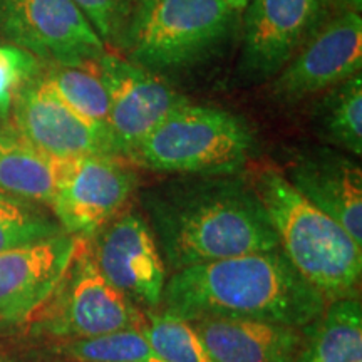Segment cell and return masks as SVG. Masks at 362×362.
Segmentation results:
<instances>
[{"instance_id": "obj_27", "label": "cell", "mask_w": 362, "mask_h": 362, "mask_svg": "<svg viewBox=\"0 0 362 362\" xmlns=\"http://www.w3.org/2000/svg\"><path fill=\"white\" fill-rule=\"evenodd\" d=\"M19 141H22V139L17 134L11 119H0V151Z\"/></svg>"}, {"instance_id": "obj_8", "label": "cell", "mask_w": 362, "mask_h": 362, "mask_svg": "<svg viewBox=\"0 0 362 362\" xmlns=\"http://www.w3.org/2000/svg\"><path fill=\"white\" fill-rule=\"evenodd\" d=\"M11 123L19 138L52 160L119 156L111 131L72 111L42 76V67L16 93Z\"/></svg>"}, {"instance_id": "obj_14", "label": "cell", "mask_w": 362, "mask_h": 362, "mask_svg": "<svg viewBox=\"0 0 362 362\" xmlns=\"http://www.w3.org/2000/svg\"><path fill=\"white\" fill-rule=\"evenodd\" d=\"M79 238L62 232L0 253V325L33 319L66 274Z\"/></svg>"}, {"instance_id": "obj_2", "label": "cell", "mask_w": 362, "mask_h": 362, "mask_svg": "<svg viewBox=\"0 0 362 362\" xmlns=\"http://www.w3.org/2000/svg\"><path fill=\"white\" fill-rule=\"evenodd\" d=\"M327 300L282 248L205 262L166 279L161 309L185 320L248 319L304 329Z\"/></svg>"}, {"instance_id": "obj_20", "label": "cell", "mask_w": 362, "mask_h": 362, "mask_svg": "<svg viewBox=\"0 0 362 362\" xmlns=\"http://www.w3.org/2000/svg\"><path fill=\"white\" fill-rule=\"evenodd\" d=\"M42 76L72 111L89 123L110 129V96L94 66L42 64Z\"/></svg>"}, {"instance_id": "obj_26", "label": "cell", "mask_w": 362, "mask_h": 362, "mask_svg": "<svg viewBox=\"0 0 362 362\" xmlns=\"http://www.w3.org/2000/svg\"><path fill=\"white\" fill-rule=\"evenodd\" d=\"M361 11H362V0H319V13H317L314 29H317L320 24H324V22L330 19V17L339 16V13H346V12L361 13Z\"/></svg>"}, {"instance_id": "obj_15", "label": "cell", "mask_w": 362, "mask_h": 362, "mask_svg": "<svg viewBox=\"0 0 362 362\" xmlns=\"http://www.w3.org/2000/svg\"><path fill=\"white\" fill-rule=\"evenodd\" d=\"M284 176L362 247V170L354 156L330 146L309 148L292 158Z\"/></svg>"}, {"instance_id": "obj_25", "label": "cell", "mask_w": 362, "mask_h": 362, "mask_svg": "<svg viewBox=\"0 0 362 362\" xmlns=\"http://www.w3.org/2000/svg\"><path fill=\"white\" fill-rule=\"evenodd\" d=\"M42 67L33 54L8 44H0V119H8L16 93Z\"/></svg>"}, {"instance_id": "obj_1", "label": "cell", "mask_w": 362, "mask_h": 362, "mask_svg": "<svg viewBox=\"0 0 362 362\" xmlns=\"http://www.w3.org/2000/svg\"><path fill=\"white\" fill-rule=\"evenodd\" d=\"M146 221L166 269L279 250L274 225L240 175L181 176L141 193Z\"/></svg>"}, {"instance_id": "obj_19", "label": "cell", "mask_w": 362, "mask_h": 362, "mask_svg": "<svg viewBox=\"0 0 362 362\" xmlns=\"http://www.w3.org/2000/svg\"><path fill=\"white\" fill-rule=\"evenodd\" d=\"M317 134L347 155H362V78L352 76L334 86L315 107Z\"/></svg>"}, {"instance_id": "obj_5", "label": "cell", "mask_w": 362, "mask_h": 362, "mask_svg": "<svg viewBox=\"0 0 362 362\" xmlns=\"http://www.w3.org/2000/svg\"><path fill=\"white\" fill-rule=\"evenodd\" d=\"M235 16L225 0H138L119 51L160 76L189 69L221 49Z\"/></svg>"}, {"instance_id": "obj_16", "label": "cell", "mask_w": 362, "mask_h": 362, "mask_svg": "<svg viewBox=\"0 0 362 362\" xmlns=\"http://www.w3.org/2000/svg\"><path fill=\"white\" fill-rule=\"evenodd\" d=\"M214 362H297L302 329L248 319L188 320Z\"/></svg>"}, {"instance_id": "obj_10", "label": "cell", "mask_w": 362, "mask_h": 362, "mask_svg": "<svg viewBox=\"0 0 362 362\" xmlns=\"http://www.w3.org/2000/svg\"><path fill=\"white\" fill-rule=\"evenodd\" d=\"M88 245L98 270L117 292L143 312L160 309L168 269L143 215L121 211Z\"/></svg>"}, {"instance_id": "obj_11", "label": "cell", "mask_w": 362, "mask_h": 362, "mask_svg": "<svg viewBox=\"0 0 362 362\" xmlns=\"http://www.w3.org/2000/svg\"><path fill=\"white\" fill-rule=\"evenodd\" d=\"M362 69V17L346 12L320 24L270 86L275 101L292 106L329 90Z\"/></svg>"}, {"instance_id": "obj_24", "label": "cell", "mask_w": 362, "mask_h": 362, "mask_svg": "<svg viewBox=\"0 0 362 362\" xmlns=\"http://www.w3.org/2000/svg\"><path fill=\"white\" fill-rule=\"evenodd\" d=\"M107 47L119 51L138 0H74Z\"/></svg>"}, {"instance_id": "obj_12", "label": "cell", "mask_w": 362, "mask_h": 362, "mask_svg": "<svg viewBox=\"0 0 362 362\" xmlns=\"http://www.w3.org/2000/svg\"><path fill=\"white\" fill-rule=\"evenodd\" d=\"M94 69L110 96L107 124L123 160L166 117L189 103L163 76L117 54L106 52Z\"/></svg>"}, {"instance_id": "obj_22", "label": "cell", "mask_w": 362, "mask_h": 362, "mask_svg": "<svg viewBox=\"0 0 362 362\" xmlns=\"http://www.w3.org/2000/svg\"><path fill=\"white\" fill-rule=\"evenodd\" d=\"M141 332L165 362H214L192 322L168 312H144Z\"/></svg>"}, {"instance_id": "obj_21", "label": "cell", "mask_w": 362, "mask_h": 362, "mask_svg": "<svg viewBox=\"0 0 362 362\" xmlns=\"http://www.w3.org/2000/svg\"><path fill=\"white\" fill-rule=\"evenodd\" d=\"M52 351L69 362H165L151 349L141 329L61 341Z\"/></svg>"}, {"instance_id": "obj_6", "label": "cell", "mask_w": 362, "mask_h": 362, "mask_svg": "<svg viewBox=\"0 0 362 362\" xmlns=\"http://www.w3.org/2000/svg\"><path fill=\"white\" fill-rule=\"evenodd\" d=\"M143 324L144 312L103 277L88 240L79 238L66 274L39 310L35 329L59 341H71L141 329Z\"/></svg>"}, {"instance_id": "obj_28", "label": "cell", "mask_w": 362, "mask_h": 362, "mask_svg": "<svg viewBox=\"0 0 362 362\" xmlns=\"http://www.w3.org/2000/svg\"><path fill=\"white\" fill-rule=\"evenodd\" d=\"M225 2L232 8H235V11H242V8L247 7V4L250 2V0H225Z\"/></svg>"}, {"instance_id": "obj_17", "label": "cell", "mask_w": 362, "mask_h": 362, "mask_svg": "<svg viewBox=\"0 0 362 362\" xmlns=\"http://www.w3.org/2000/svg\"><path fill=\"white\" fill-rule=\"evenodd\" d=\"M297 362H362L359 298L327 302L322 314L302 329Z\"/></svg>"}, {"instance_id": "obj_23", "label": "cell", "mask_w": 362, "mask_h": 362, "mask_svg": "<svg viewBox=\"0 0 362 362\" xmlns=\"http://www.w3.org/2000/svg\"><path fill=\"white\" fill-rule=\"evenodd\" d=\"M62 232L56 216L47 214L44 205L0 193V253Z\"/></svg>"}, {"instance_id": "obj_9", "label": "cell", "mask_w": 362, "mask_h": 362, "mask_svg": "<svg viewBox=\"0 0 362 362\" xmlns=\"http://www.w3.org/2000/svg\"><path fill=\"white\" fill-rule=\"evenodd\" d=\"M138 188V173L123 158L67 160L51 210L66 233L89 240L124 211Z\"/></svg>"}, {"instance_id": "obj_7", "label": "cell", "mask_w": 362, "mask_h": 362, "mask_svg": "<svg viewBox=\"0 0 362 362\" xmlns=\"http://www.w3.org/2000/svg\"><path fill=\"white\" fill-rule=\"evenodd\" d=\"M0 42L45 66L93 67L107 52L74 0H0Z\"/></svg>"}, {"instance_id": "obj_18", "label": "cell", "mask_w": 362, "mask_h": 362, "mask_svg": "<svg viewBox=\"0 0 362 362\" xmlns=\"http://www.w3.org/2000/svg\"><path fill=\"white\" fill-rule=\"evenodd\" d=\"M64 165L24 141L12 144L0 151V193L51 206Z\"/></svg>"}, {"instance_id": "obj_4", "label": "cell", "mask_w": 362, "mask_h": 362, "mask_svg": "<svg viewBox=\"0 0 362 362\" xmlns=\"http://www.w3.org/2000/svg\"><path fill=\"white\" fill-rule=\"evenodd\" d=\"M257 151V136L242 116L187 104L124 156L138 168L181 176L238 175Z\"/></svg>"}, {"instance_id": "obj_13", "label": "cell", "mask_w": 362, "mask_h": 362, "mask_svg": "<svg viewBox=\"0 0 362 362\" xmlns=\"http://www.w3.org/2000/svg\"><path fill=\"white\" fill-rule=\"evenodd\" d=\"M319 0H250L238 71L248 83L275 78L309 37Z\"/></svg>"}, {"instance_id": "obj_3", "label": "cell", "mask_w": 362, "mask_h": 362, "mask_svg": "<svg viewBox=\"0 0 362 362\" xmlns=\"http://www.w3.org/2000/svg\"><path fill=\"white\" fill-rule=\"evenodd\" d=\"M277 233L280 248L327 302L356 297L362 275V247L336 220L305 200L277 170L252 181Z\"/></svg>"}]
</instances>
